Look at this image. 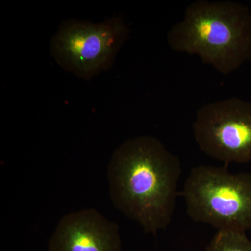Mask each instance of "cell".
Returning <instances> with one entry per match:
<instances>
[{"mask_svg": "<svg viewBox=\"0 0 251 251\" xmlns=\"http://www.w3.org/2000/svg\"><path fill=\"white\" fill-rule=\"evenodd\" d=\"M195 140L209 156L226 163L251 161V103L237 97L206 104L193 125Z\"/></svg>", "mask_w": 251, "mask_h": 251, "instance_id": "cell-5", "label": "cell"}, {"mask_svg": "<svg viewBox=\"0 0 251 251\" xmlns=\"http://www.w3.org/2000/svg\"><path fill=\"white\" fill-rule=\"evenodd\" d=\"M181 173L179 158L155 137H135L121 144L108 170L114 206L156 234L171 223Z\"/></svg>", "mask_w": 251, "mask_h": 251, "instance_id": "cell-1", "label": "cell"}, {"mask_svg": "<svg viewBox=\"0 0 251 251\" xmlns=\"http://www.w3.org/2000/svg\"><path fill=\"white\" fill-rule=\"evenodd\" d=\"M49 251H122L118 226L94 209L74 211L59 221Z\"/></svg>", "mask_w": 251, "mask_h": 251, "instance_id": "cell-6", "label": "cell"}, {"mask_svg": "<svg viewBox=\"0 0 251 251\" xmlns=\"http://www.w3.org/2000/svg\"><path fill=\"white\" fill-rule=\"evenodd\" d=\"M173 50L198 55L203 63L229 75L251 59V12L231 1L198 0L168 33Z\"/></svg>", "mask_w": 251, "mask_h": 251, "instance_id": "cell-2", "label": "cell"}, {"mask_svg": "<svg viewBox=\"0 0 251 251\" xmlns=\"http://www.w3.org/2000/svg\"><path fill=\"white\" fill-rule=\"evenodd\" d=\"M128 33L120 16L100 23L66 20L52 36L50 54L64 70L90 80L111 67Z\"/></svg>", "mask_w": 251, "mask_h": 251, "instance_id": "cell-4", "label": "cell"}, {"mask_svg": "<svg viewBox=\"0 0 251 251\" xmlns=\"http://www.w3.org/2000/svg\"><path fill=\"white\" fill-rule=\"evenodd\" d=\"M188 215L219 231L251 229V173L226 167H194L183 191Z\"/></svg>", "mask_w": 251, "mask_h": 251, "instance_id": "cell-3", "label": "cell"}, {"mask_svg": "<svg viewBox=\"0 0 251 251\" xmlns=\"http://www.w3.org/2000/svg\"><path fill=\"white\" fill-rule=\"evenodd\" d=\"M205 251H251V241L244 232L218 231Z\"/></svg>", "mask_w": 251, "mask_h": 251, "instance_id": "cell-7", "label": "cell"}]
</instances>
